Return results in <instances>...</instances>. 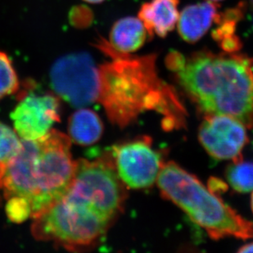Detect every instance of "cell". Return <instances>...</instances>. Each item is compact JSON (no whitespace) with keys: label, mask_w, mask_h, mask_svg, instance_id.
Wrapping results in <instances>:
<instances>
[{"label":"cell","mask_w":253,"mask_h":253,"mask_svg":"<svg viewBox=\"0 0 253 253\" xmlns=\"http://www.w3.org/2000/svg\"><path fill=\"white\" fill-rule=\"evenodd\" d=\"M97 47L112 59L98 67V101L113 124L126 126L142 113L153 111L163 116L166 129L184 126L186 113L174 88L158 76L156 54L117 53L103 39Z\"/></svg>","instance_id":"obj_1"},{"label":"cell","mask_w":253,"mask_h":253,"mask_svg":"<svg viewBox=\"0 0 253 253\" xmlns=\"http://www.w3.org/2000/svg\"><path fill=\"white\" fill-rule=\"evenodd\" d=\"M251 208H252V210H253V194H252V198H251Z\"/></svg>","instance_id":"obj_21"},{"label":"cell","mask_w":253,"mask_h":253,"mask_svg":"<svg viewBox=\"0 0 253 253\" xmlns=\"http://www.w3.org/2000/svg\"><path fill=\"white\" fill-rule=\"evenodd\" d=\"M34 219L31 231L36 239L53 242L69 251L95 246L113 221L93 202L71 188Z\"/></svg>","instance_id":"obj_5"},{"label":"cell","mask_w":253,"mask_h":253,"mask_svg":"<svg viewBox=\"0 0 253 253\" xmlns=\"http://www.w3.org/2000/svg\"></svg>","instance_id":"obj_24"},{"label":"cell","mask_w":253,"mask_h":253,"mask_svg":"<svg viewBox=\"0 0 253 253\" xmlns=\"http://www.w3.org/2000/svg\"><path fill=\"white\" fill-rule=\"evenodd\" d=\"M247 127L234 117L225 115L205 116L198 131L203 148L219 160H243L242 152L249 142Z\"/></svg>","instance_id":"obj_8"},{"label":"cell","mask_w":253,"mask_h":253,"mask_svg":"<svg viewBox=\"0 0 253 253\" xmlns=\"http://www.w3.org/2000/svg\"><path fill=\"white\" fill-rule=\"evenodd\" d=\"M245 11L246 3L241 2L236 7L218 12L215 21L217 27L213 30L211 33L213 40L219 43L225 39L236 36L237 25L243 19Z\"/></svg>","instance_id":"obj_14"},{"label":"cell","mask_w":253,"mask_h":253,"mask_svg":"<svg viewBox=\"0 0 253 253\" xmlns=\"http://www.w3.org/2000/svg\"><path fill=\"white\" fill-rule=\"evenodd\" d=\"M115 168L126 186L145 189L158 179L163 163L148 139H137L113 148Z\"/></svg>","instance_id":"obj_7"},{"label":"cell","mask_w":253,"mask_h":253,"mask_svg":"<svg viewBox=\"0 0 253 253\" xmlns=\"http://www.w3.org/2000/svg\"><path fill=\"white\" fill-rule=\"evenodd\" d=\"M6 213L8 219L12 222L22 223L31 216L32 210L31 204L26 198L12 197L8 198Z\"/></svg>","instance_id":"obj_18"},{"label":"cell","mask_w":253,"mask_h":253,"mask_svg":"<svg viewBox=\"0 0 253 253\" xmlns=\"http://www.w3.org/2000/svg\"><path fill=\"white\" fill-rule=\"evenodd\" d=\"M239 253H253V243H250V244H246V245H244V246L240 248L239 250Z\"/></svg>","instance_id":"obj_19"},{"label":"cell","mask_w":253,"mask_h":253,"mask_svg":"<svg viewBox=\"0 0 253 253\" xmlns=\"http://www.w3.org/2000/svg\"><path fill=\"white\" fill-rule=\"evenodd\" d=\"M19 82L9 57L0 51V99L16 93Z\"/></svg>","instance_id":"obj_17"},{"label":"cell","mask_w":253,"mask_h":253,"mask_svg":"<svg viewBox=\"0 0 253 253\" xmlns=\"http://www.w3.org/2000/svg\"><path fill=\"white\" fill-rule=\"evenodd\" d=\"M219 5L211 1L198 2L184 7L178 20V32L184 41L196 43L215 22Z\"/></svg>","instance_id":"obj_11"},{"label":"cell","mask_w":253,"mask_h":253,"mask_svg":"<svg viewBox=\"0 0 253 253\" xmlns=\"http://www.w3.org/2000/svg\"><path fill=\"white\" fill-rule=\"evenodd\" d=\"M172 72L205 116L225 115L253 128V57L198 51Z\"/></svg>","instance_id":"obj_2"},{"label":"cell","mask_w":253,"mask_h":253,"mask_svg":"<svg viewBox=\"0 0 253 253\" xmlns=\"http://www.w3.org/2000/svg\"><path fill=\"white\" fill-rule=\"evenodd\" d=\"M249 2H250V5H251L252 7H253V0H249Z\"/></svg>","instance_id":"obj_22"},{"label":"cell","mask_w":253,"mask_h":253,"mask_svg":"<svg viewBox=\"0 0 253 253\" xmlns=\"http://www.w3.org/2000/svg\"><path fill=\"white\" fill-rule=\"evenodd\" d=\"M209 1H211V2H219V1H222V0H209Z\"/></svg>","instance_id":"obj_23"},{"label":"cell","mask_w":253,"mask_h":253,"mask_svg":"<svg viewBox=\"0 0 253 253\" xmlns=\"http://www.w3.org/2000/svg\"><path fill=\"white\" fill-rule=\"evenodd\" d=\"M59 99L52 93H23L11 114L15 130L24 140H35L50 131L60 121Z\"/></svg>","instance_id":"obj_9"},{"label":"cell","mask_w":253,"mask_h":253,"mask_svg":"<svg viewBox=\"0 0 253 253\" xmlns=\"http://www.w3.org/2000/svg\"><path fill=\"white\" fill-rule=\"evenodd\" d=\"M22 140L6 125L0 122V189L7 166L22 148Z\"/></svg>","instance_id":"obj_15"},{"label":"cell","mask_w":253,"mask_h":253,"mask_svg":"<svg viewBox=\"0 0 253 253\" xmlns=\"http://www.w3.org/2000/svg\"><path fill=\"white\" fill-rule=\"evenodd\" d=\"M179 0H152L144 2L139 11V18L148 31V37L154 35L164 38L173 31L179 20Z\"/></svg>","instance_id":"obj_10"},{"label":"cell","mask_w":253,"mask_h":253,"mask_svg":"<svg viewBox=\"0 0 253 253\" xmlns=\"http://www.w3.org/2000/svg\"><path fill=\"white\" fill-rule=\"evenodd\" d=\"M84 2H88V3H93V4H96V3H101V2H104L105 0H83Z\"/></svg>","instance_id":"obj_20"},{"label":"cell","mask_w":253,"mask_h":253,"mask_svg":"<svg viewBox=\"0 0 253 253\" xmlns=\"http://www.w3.org/2000/svg\"><path fill=\"white\" fill-rule=\"evenodd\" d=\"M148 36V31L139 18L124 17L115 22L108 43L117 53L130 54L143 47Z\"/></svg>","instance_id":"obj_12"},{"label":"cell","mask_w":253,"mask_h":253,"mask_svg":"<svg viewBox=\"0 0 253 253\" xmlns=\"http://www.w3.org/2000/svg\"><path fill=\"white\" fill-rule=\"evenodd\" d=\"M50 82L57 95L74 107L82 108L98 100V68L88 53L60 57L51 68Z\"/></svg>","instance_id":"obj_6"},{"label":"cell","mask_w":253,"mask_h":253,"mask_svg":"<svg viewBox=\"0 0 253 253\" xmlns=\"http://www.w3.org/2000/svg\"><path fill=\"white\" fill-rule=\"evenodd\" d=\"M226 178L235 191L243 194L253 191V163L242 160L233 163L227 169Z\"/></svg>","instance_id":"obj_16"},{"label":"cell","mask_w":253,"mask_h":253,"mask_svg":"<svg viewBox=\"0 0 253 253\" xmlns=\"http://www.w3.org/2000/svg\"><path fill=\"white\" fill-rule=\"evenodd\" d=\"M19 153L7 166L2 182L5 198L21 197L31 204L36 218L59 200L74 177L76 163L71 139L50 130L35 140H22Z\"/></svg>","instance_id":"obj_3"},{"label":"cell","mask_w":253,"mask_h":253,"mask_svg":"<svg viewBox=\"0 0 253 253\" xmlns=\"http://www.w3.org/2000/svg\"><path fill=\"white\" fill-rule=\"evenodd\" d=\"M68 130L71 139L74 142L81 145H90L100 139L103 126L94 112L81 109L70 118Z\"/></svg>","instance_id":"obj_13"},{"label":"cell","mask_w":253,"mask_h":253,"mask_svg":"<svg viewBox=\"0 0 253 253\" xmlns=\"http://www.w3.org/2000/svg\"><path fill=\"white\" fill-rule=\"evenodd\" d=\"M157 181L162 196L184 211L211 239L253 238V222L244 219L176 163L163 164Z\"/></svg>","instance_id":"obj_4"}]
</instances>
